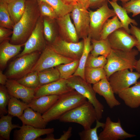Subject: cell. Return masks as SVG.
Here are the masks:
<instances>
[{"instance_id": "cell-3", "label": "cell", "mask_w": 140, "mask_h": 140, "mask_svg": "<svg viewBox=\"0 0 140 140\" xmlns=\"http://www.w3.org/2000/svg\"><path fill=\"white\" fill-rule=\"evenodd\" d=\"M137 50L132 49L125 51L112 49L106 58L107 62L104 67L108 79L114 73L119 71L128 69L131 71L135 69L138 55Z\"/></svg>"}, {"instance_id": "cell-48", "label": "cell", "mask_w": 140, "mask_h": 140, "mask_svg": "<svg viewBox=\"0 0 140 140\" xmlns=\"http://www.w3.org/2000/svg\"><path fill=\"white\" fill-rule=\"evenodd\" d=\"M89 0H77V3L84 8L87 9L89 8Z\"/></svg>"}, {"instance_id": "cell-6", "label": "cell", "mask_w": 140, "mask_h": 140, "mask_svg": "<svg viewBox=\"0 0 140 140\" xmlns=\"http://www.w3.org/2000/svg\"><path fill=\"white\" fill-rule=\"evenodd\" d=\"M41 52L36 51L27 54L11 62L5 74L8 79L17 80L30 73Z\"/></svg>"}, {"instance_id": "cell-49", "label": "cell", "mask_w": 140, "mask_h": 140, "mask_svg": "<svg viewBox=\"0 0 140 140\" xmlns=\"http://www.w3.org/2000/svg\"><path fill=\"white\" fill-rule=\"evenodd\" d=\"M46 137L44 138H42L40 137L37 138L36 140H56L54 137V135L52 133L49 134L47 135Z\"/></svg>"}, {"instance_id": "cell-26", "label": "cell", "mask_w": 140, "mask_h": 140, "mask_svg": "<svg viewBox=\"0 0 140 140\" xmlns=\"http://www.w3.org/2000/svg\"><path fill=\"white\" fill-rule=\"evenodd\" d=\"M93 49L90 54L94 57L102 55L106 58L110 53L112 49L107 39L96 40L91 39Z\"/></svg>"}, {"instance_id": "cell-7", "label": "cell", "mask_w": 140, "mask_h": 140, "mask_svg": "<svg viewBox=\"0 0 140 140\" xmlns=\"http://www.w3.org/2000/svg\"><path fill=\"white\" fill-rule=\"evenodd\" d=\"M108 2L107 1L96 11H89L90 23L88 36L91 39H100V32L106 21L116 15L114 10L109 8Z\"/></svg>"}, {"instance_id": "cell-24", "label": "cell", "mask_w": 140, "mask_h": 140, "mask_svg": "<svg viewBox=\"0 0 140 140\" xmlns=\"http://www.w3.org/2000/svg\"><path fill=\"white\" fill-rule=\"evenodd\" d=\"M113 9L116 15L120 19L123 25V28L127 33L130 34V31L129 27V25L132 24L137 26L138 23L136 20L130 18L128 16L125 9L119 5L116 2L108 0Z\"/></svg>"}, {"instance_id": "cell-12", "label": "cell", "mask_w": 140, "mask_h": 140, "mask_svg": "<svg viewBox=\"0 0 140 140\" xmlns=\"http://www.w3.org/2000/svg\"><path fill=\"white\" fill-rule=\"evenodd\" d=\"M70 13L79 39H83L87 37L90 23L89 11L77 3L73 5Z\"/></svg>"}, {"instance_id": "cell-42", "label": "cell", "mask_w": 140, "mask_h": 140, "mask_svg": "<svg viewBox=\"0 0 140 140\" xmlns=\"http://www.w3.org/2000/svg\"><path fill=\"white\" fill-rule=\"evenodd\" d=\"M122 7L127 13H131L133 17L140 14V0H130L122 4Z\"/></svg>"}, {"instance_id": "cell-22", "label": "cell", "mask_w": 140, "mask_h": 140, "mask_svg": "<svg viewBox=\"0 0 140 140\" xmlns=\"http://www.w3.org/2000/svg\"><path fill=\"white\" fill-rule=\"evenodd\" d=\"M18 118L22 121L23 125L36 128H45L47 124L41 114L34 111L30 107L25 109L22 115Z\"/></svg>"}, {"instance_id": "cell-30", "label": "cell", "mask_w": 140, "mask_h": 140, "mask_svg": "<svg viewBox=\"0 0 140 140\" xmlns=\"http://www.w3.org/2000/svg\"><path fill=\"white\" fill-rule=\"evenodd\" d=\"M8 106V114L18 118L22 115L25 109L29 107L28 104L12 96H10Z\"/></svg>"}, {"instance_id": "cell-45", "label": "cell", "mask_w": 140, "mask_h": 140, "mask_svg": "<svg viewBox=\"0 0 140 140\" xmlns=\"http://www.w3.org/2000/svg\"><path fill=\"white\" fill-rule=\"evenodd\" d=\"M108 0H89V7L93 9L99 8Z\"/></svg>"}, {"instance_id": "cell-31", "label": "cell", "mask_w": 140, "mask_h": 140, "mask_svg": "<svg viewBox=\"0 0 140 140\" xmlns=\"http://www.w3.org/2000/svg\"><path fill=\"white\" fill-rule=\"evenodd\" d=\"M123 28V25L117 16L108 19L104 24L100 35V39H105L117 30Z\"/></svg>"}, {"instance_id": "cell-44", "label": "cell", "mask_w": 140, "mask_h": 140, "mask_svg": "<svg viewBox=\"0 0 140 140\" xmlns=\"http://www.w3.org/2000/svg\"><path fill=\"white\" fill-rule=\"evenodd\" d=\"M13 30L0 27V43L9 38L13 33Z\"/></svg>"}, {"instance_id": "cell-52", "label": "cell", "mask_w": 140, "mask_h": 140, "mask_svg": "<svg viewBox=\"0 0 140 140\" xmlns=\"http://www.w3.org/2000/svg\"><path fill=\"white\" fill-rule=\"evenodd\" d=\"M130 0H112L113 1L116 2L117 1H120L122 2V4L126 3Z\"/></svg>"}, {"instance_id": "cell-8", "label": "cell", "mask_w": 140, "mask_h": 140, "mask_svg": "<svg viewBox=\"0 0 140 140\" xmlns=\"http://www.w3.org/2000/svg\"><path fill=\"white\" fill-rule=\"evenodd\" d=\"M48 45L58 54L74 60H80L83 52L84 42L83 39L76 43L68 42L60 36H57L52 43Z\"/></svg>"}, {"instance_id": "cell-2", "label": "cell", "mask_w": 140, "mask_h": 140, "mask_svg": "<svg viewBox=\"0 0 140 140\" xmlns=\"http://www.w3.org/2000/svg\"><path fill=\"white\" fill-rule=\"evenodd\" d=\"M86 98L74 89L59 96L56 101L42 116L48 123L58 119L62 115L87 101Z\"/></svg>"}, {"instance_id": "cell-37", "label": "cell", "mask_w": 140, "mask_h": 140, "mask_svg": "<svg viewBox=\"0 0 140 140\" xmlns=\"http://www.w3.org/2000/svg\"><path fill=\"white\" fill-rule=\"evenodd\" d=\"M38 73L37 71L30 72L16 80L19 83L27 87L35 89L39 86Z\"/></svg>"}, {"instance_id": "cell-10", "label": "cell", "mask_w": 140, "mask_h": 140, "mask_svg": "<svg viewBox=\"0 0 140 140\" xmlns=\"http://www.w3.org/2000/svg\"><path fill=\"white\" fill-rule=\"evenodd\" d=\"M73 60H74L65 57L55 52L47 45L41 52L30 72L34 71L38 72L45 69L55 67L60 64L70 63Z\"/></svg>"}, {"instance_id": "cell-51", "label": "cell", "mask_w": 140, "mask_h": 140, "mask_svg": "<svg viewBox=\"0 0 140 140\" xmlns=\"http://www.w3.org/2000/svg\"><path fill=\"white\" fill-rule=\"evenodd\" d=\"M66 4L73 5L77 3V0H62Z\"/></svg>"}, {"instance_id": "cell-27", "label": "cell", "mask_w": 140, "mask_h": 140, "mask_svg": "<svg viewBox=\"0 0 140 140\" xmlns=\"http://www.w3.org/2000/svg\"><path fill=\"white\" fill-rule=\"evenodd\" d=\"M26 0H16L8 4L10 17L15 25L20 20L25 8Z\"/></svg>"}, {"instance_id": "cell-53", "label": "cell", "mask_w": 140, "mask_h": 140, "mask_svg": "<svg viewBox=\"0 0 140 140\" xmlns=\"http://www.w3.org/2000/svg\"><path fill=\"white\" fill-rule=\"evenodd\" d=\"M7 4H9L10 2H13L16 0H3Z\"/></svg>"}, {"instance_id": "cell-32", "label": "cell", "mask_w": 140, "mask_h": 140, "mask_svg": "<svg viewBox=\"0 0 140 140\" xmlns=\"http://www.w3.org/2000/svg\"><path fill=\"white\" fill-rule=\"evenodd\" d=\"M84 76L85 80L87 82L93 85L107 78L106 73L104 69L101 67H86Z\"/></svg>"}, {"instance_id": "cell-41", "label": "cell", "mask_w": 140, "mask_h": 140, "mask_svg": "<svg viewBox=\"0 0 140 140\" xmlns=\"http://www.w3.org/2000/svg\"><path fill=\"white\" fill-rule=\"evenodd\" d=\"M38 1L41 15L53 19H56L58 17L53 8L47 3Z\"/></svg>"}, {"instance_id": "cell-33", "label": "cell", "mask_w": 140, "mask_h": 140, "mask_svg": "<svg viewBox=\"0 0 140 140\" xmlns=\"http://www.w3.org/2000/svg\"><path fill=\"white\" fill-rule=\"evenodd\" d=\"M45 2L50 5L54 9L58 17H62L70 13L73 5L65 3L62 0H38Z\"/></svg>"}, {"instance_id": "cell-5", "label": "cell", "mask_w": 140, "mask_h": 140, "mask_svg": "<svg viewBox=\"0 0 140 140\" xmlns=\"http://www.w3.org/2000/svg\"><path fill=\"white\" fill-rule=\"evenodd\" d=\"M69 86L86 97L94 107L96 113L97 119L102 118L104 107L97 99L96 93L91 84L81 77L72 75L67 80Z\"/></svg>"}, {"instance_id": "cell-43", "label": "cell", "mask_w": 140, "mask_h": 140, "mask_svg": "<svg viewBox=\"0 0 140 140\" xmlns=\"http://www.w3.org/2000/svg\"><path fill=\"white\" fill-rule=\"evenodd\" d=\"M130 25V33L136 38L138 44L136 47L138 51L140 52V29L136 26L131 24Z\"/></svg>"}, {"instance_id": "cell-50", "label": "cell", "mask_w": 140, "mask_h": 140, "mask_svg": "<svg viewBox=\"0 0 140 140\" xmlns=\"http://www.w3.org/2000/svg\"><path fill=\"white\" fill-rule=\"evenodd\" d=\"M135 69L136 72L140 74V57L138 60H137Z\"/></svg>"}, {"instance_id": "cell-47", "label": "cell", "mask_w": 140, "mask_h": 140, "mask_svg": "<svg viewBox=\"0 0 140 140\" xmlns=\"http://www.w3.org/2000/svg\"><path fill=\"white\" fill-rule=\"evenodd\" d=\"M8 79L5 74H4L1 70L0 71V85H5Z\"/></svg>"}, {"instance_id": "cell-18", "label": "cell", "mask_w": 140, "mask_h": 140, "mask_svg": "<svg viewBox=\"0 0 140 140\" xmlns=\"http://www.w3.org/2000/svg\"><path fill=\"white\" fill-rule=\"evenodd\" d=\"M19 128L14 131V140H36L41 136L53 133L54 131L53 128L40 129L24 125L20 126Z\"/></svg>"}, {"instance_id": "cell-34", "label": "cell", "mask_w": 140, "mask_h": 140, "mask_svg": "<svg viewBox=\"0 0 140 140\" xmlns=\"http://www.w3.org/2000/svg\"><path fill=\"white\" fill-rule=\"evenodd\" d=\"M43 17L44 35L49 44L53 42L57 36L54 22L55 19L46 17Z\"/></svg>"}, {"instance_id": "cell-36", "label": "cell", "mask_w": 140, "mask_h": 140, "mask_svg": "<svg viewBox=\"0 0 140 140\" xmlns=\"http://www.w3.org/2000/svg\"><path fill=\"white\" fill-rule=\"evenodd\" d=\"M8 4L0 0V27L13 30L14 26L9 12Z\"/></svg>"}, {"instance_id": "cell-1", "label": "cell", "mask_w": 140, "mask_h": 140, "mask_svg": "<svg viewBox=\"0 0 140 140\" xmlns=\"http://www.w3.org/2000/svg\"><path fill=\"white\" fill-rule=\"evenodd\" d=\"M41 15L37 0H27L24 12L14 26L11 43L24 45L34 30Z\"/></svg>"}, {"instance_id": "cell-29", "label": "cell", "mask_w": 140, "mask_h": 140, "mask_svg": "<svg viewBox=\"0 0 140 140\" xmlns=\"http://www.w3.org/2000/svg\"><path fill=\"white\" fill-rule=\"evenodd\" d=\"M38 74L39 80V86L60 79L59 72L55 67L39 71L38 72Z\"/></svg>"}, {"instance_id": "cell-13", "label": "cell", "mask_w": 140, "mask_h": 140, "mask_svg": "<svg viewBox=\"0 0 140 140\" xmlns=\"http://www.w3.org/2000/svg\"><path fill=\"white\" fill-rule=\"evenodd\" d=\"M112 49L129 51L137 45V41L133 35L127 33L123 28L118 29L107 38Z\"/></svg>"}, {"instance_id": "cell-9", "label": "cell", "mask_w": 140, "mask_h": 140, "mask_svg": "<svg viewBox=\"0 0 140 140\" xmlns=\"http://www.w3.org/2000/svg\"><path fill=\"white\" fill-rule=\"evenodd\" d=\"M47 43L44 33L43 17L41 15L34 30L24 44V50L17 57L36 51L41 52L47 46Z\"/></svg>"}, {"instance_id": "cell-40", "label": "cell", "mask_w": 140, "mask_h": 140, "mask_svg": "<svg viewBox=\"0 0 140 140\" xmlns=\"http://www.w3.org/2000/svg\"><path fill=\"white\" fill-rule=\"evenodd\" d=\"M10 97L5 85H0V116L8 113L6 107Z\"/></svg>"}, {"instance_id": "cell-17", "label": "cell", "mask_w": 140, "mask_h": 140, "mask_svg": "<svg viewBox=\"0 0 140 140\" xmlns=\"http://www.w3.org/2000/svg\"><path fill=\"white\" fill-rule=\"evenodd\" d=\"M70 13L58 18L56 21L58 25L60 36L68 42L76 43L79 38L74 24L72 22Z\"/></svg>"}, {"instance_id": "cell-14", "label": "cell", "mask_w": 140, "mask_h": 140, "mask_svg": "<svg viewBox=\"0 0 140 140\" xmlns=\"http://www.w3.org/2000/svg\"><path fill=\"white\" fill-rule=\"evenodd\" d=\"M103 128L99 136V140H123L136 136L128 133L123 129L119 119L117 122H114L107 117Z\"/></svg>"}, {"instance_id": "cell-28", "label": "cell", "mask_w": 140, "mask_h": 140, "mask_svg": "<svg viewBox=\"0 0 140 140\" xmlns=\"http://www.w3.org/2000/svg\"><path fill=\"white\" fill-rule=\"evenodd\" d=\"M0 140H9L11 131L15 128H20L18 124H13L12 120L13 116L8 114L7 115L0 116Z\"/></svg>"}, {"instance_id": "cell-35", "label": "cell", "mask_w": 140, "mask_h": 140, "mask_svg": "<svg viewBox=\"0 0 140 140\" xmlns=\"http://www.w3.org/2000/svg\"><path fill=\"white\" fill-rule=\"evenodd\" d=\"M79 61V59L75 60L70 63L55 67L59 72L60 79L67 80L73 75L78 68Z\"/></svg>"}, {"instance_id": "cell-38", "label": "cell", "mask_w": 140, "mask_h": 140, "mask_svg": "<svg viewBox=\"0 0 140 140\" xmlns=\"http://www.w3.org/2000/svg\"><path fill=\"white\" fill-rule=\"evenodd\" d=\"M96 125L95 127L82 131L78 133L81 140H99L97 134V130L100 127L103 128L104 123L100 122L99 120H96Z\"/></svg>"}, {"instance_id": "cell-23", "label": "cell", "mask_w": 140, "mask_h": 140, "mask_svg": "<svg viewBox=\"0 0 140 140\" xmlns=\"http://www.w3.org/2000/svg\"><path fill=\"white\" fill-rule=\"evenodd\" d=\"M59 97L56 95L41 96L33 99L29 106L34 111L43 114L51 108Z\"/></svg>"}, {"instance_id": "cell-15", "label": "cell", "mask_w": 140, "mask_h": 140, "mask_svg": "<svg viewBox=\"0 0 140 140\" xmlns=\"http://www.w3.org/2000/svg\"><path fill=\"white\" fill-rule=\"evenodd\" d=\"M5 86L10 96L20 99L27 103L35 98V89L24 86L16 80L8 79Z\"/></svg>"}, {"instance_id": "cell-25", "label": "cell", "mask_w": 140, "mask_h": 140, "mask_svg": "<svg viewBox=\"0 0 140 140\" xmlns=\"http://www.w3.org/2000/svg\"><path fill=\"white\" fill-rule=\"evenodd\" d=\"M91 39L90 37L88 36L83 39L84 42L83 52L79 60L78 68L73 75L79 76L85 80L84 72L88 56L93 49L92 46L91 44Z\"/></svg>"}, {"instance_id": "cell-16", "label": "cell", "mask_w": 140, "mask_h": 140, "mask_svg": "<svg viewBox=\"0 0 140 140\" xmlns=\"http://www.w3.org/2000/svg\"><path fill=\"white\" fill-rule=\"evenodd\" d=\"M73 90L74 89L68 85L66 80L60 79L56 81L39 86L35 89V98L47 95L60 96Z\"/></svg>"}, {"instance_id": "cell-21", "label": "cell", "mask_w": 140, "mask_h": 140, "mask_svg": "<svg viewBox=\"0 0 140 140\" xmlns=\"http://www.w3.org/2000/svg\"><path fill=\"white\" fill-rule=\"evenodd\" d=\"M9 38L4 40L0 45V67L3 69L8 61L17 55L21 50L22 45L12 44L10 42Z\"/></svg>"}, {"instance_id": "cell-11", "label": "cell", "mask_w": 140, "mask_h": 140, "mask_svg": "<svg viewBox=\"0 0 140 140\" xmlns=\"http://www.w3.org/2000/svg\"><path fill=\"white\" fill-rule=\"evenodd\" d=\"M140 78V74L137 72L125 69L112 74L108 80L114 93L117 94L123 90L134 85Z\"/></svg>"}, {"instance_id": "cell-46", "label": "cell", "mask_w": 140, "mask_h": 140, "mask_svg": "<svg viewBox=\"0 0 140 140\" xmlns=\"http://www.w3.org/2000/svg\"><path fill=\"white\" fill-rule=\"evenodd\" d=\"M72 128L69 127L68 130L66 131H64L63 134L62 135L60 138L56 140H67L69 139L72 135Z\"/></svg>"}, {"instance_id": "cell-19", "label": "cell", "mask_w": 140, "mask_h": 140, "mask_svg": "<svg viewBox=\"0 0 140 140\" xmlns=\"http://www.w3.org/2000/svg\"><path fill=\"white\" fill-rule=\"evenodd\" d=\"M93 88L96 93L102 96L110 108L120 105L121 103L115 98L114 93L107 78L93 84Z\"/></svg>"}, {"instance_id": "cell-4", "label": "cell", "mask_w": 140, "mask_h": 140, "mask_svg": "<svg viewBox=\"0 0 140 140\" xmlns=\"http://www.w3.org/2000/svg\"><path fill=\"white\" fill-rule=\"evenodd\" d=\"M59 120L62 122L79 124L86 130L91 128L96 121V114L93 105L87 101L62 115Z\"/></svg>"}, {"instance_id": "cell-39", "label": "cell", "mask_w": 140, "mask_h": 140, "mask_svg": "<svg viewBox=\"0 0 140 140\" xmlns=\"http://www.w3.org/2000/svg\"><path fill=\"white\" fill-rule=\"evenodd\" d=\"M107 62V58L100 55L94 57L89 53L85 65V68H104Z\"/></svg>"}, {"instance_id": "cell-20", "label": "cell", "mask_w": 140, "mask_h": 140, "mask_svg": "<svg viewBox=\"0 0 140 140\" xmlns=\"http://www.w3.org/2000/svg\"><path fill=\"white\" fill-rule=\"evenodd\" d=\"M118 94L127 106L132 108L138 107L140 106V81L122 91Z\"/></svg>"}]
</instances>
